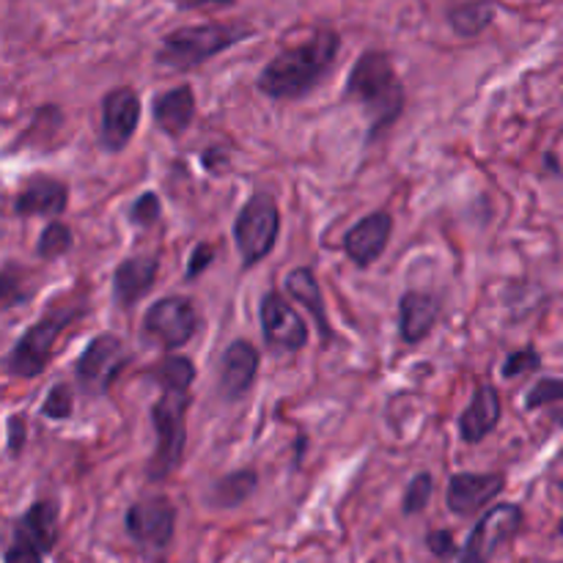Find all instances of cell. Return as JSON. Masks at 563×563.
Returning a JSON list of instances; mask_svg holds the SVG:
<instances>
[{
  "label": "cell",
  "instance_id": "obj_14",
  "mask_svg": "<svg viewBox=\"0 0 563 563\" xmlns=\"http://www.w3.org/2000/svg\"><path fill=\"white\" fill-rule=\"evenodd\" d=\"M506 489L504 473H456L449 482L445 504L451 515L476 517Z\"/></svg>",
  "mask_w": 563,
  "mask_h": 563
},
{
  "label": "cell",
  "instance_id": "obj_31",
  "mask_svg": "<svg viewBox=\"0 0 563 563\" xmlns=\"http://www.w3.org/2000/svg\"><path fill=\"white\" fill-rule=\"evenodd\" d=\"M561 399H563V379L544 377V379H539L531 390H528L526 407L528 410H539V407H550Z\"/></svg>",
  "mask_w": 563,
  "mask_h": 563
},
{
  "label": "cell",
  "instance_id": "obj_12",
  "mask_svg": "<svg viewBox=\"0 0 563 563\" xmlns=\"http://www.w3.org/2000/svg\"><path fill=\"white\" fill-rule=\"evenodd\" d=\"M141 124V93L132 86H119L104 93L99 141L108 152H124Z\"/></svg>",
  "mask_w": 563,
  "mask_h": 563
},
{
  "label": "cell",
  "instance_id": "obj_13",
  "mask_svg": "<svg viewBox=\"0 0 563 563\" xmlns=\"http://www.w3.org/2000/svg\"><path fill=\"white\" fill-rule=\"evenodd\" d=\"M262 335L264 344L275 352H300L308 344V328L300 313L280 297L278 291H267L262 297Z\"/></svg>",
  "mask_w": 563,
  "mask_h": 563
},
{
  "label": "cell",
  "instance_id": "obj_33",
  "mask_svg": "<svg viewBox=\"0 0 563 563\" xmlns=\"http://www.w3.org/2000/svg\"><path fill=\"white\" fill-rule=\"evenodd\" d=\"M427 548L434 559L445 561V559H451V555H456V544H454V537H451V531H429Z\"/></svg>",
  "mask_w": 563,
  "mask_h": 563
},
{
  "label": "cell",
  "instance_id": "obj_19",
  "mask_svg": "<svg viewBox=\"0 0 563 563\" xmlns=\"http://www.w3.org/2000/svg\"><path fill=\"white\" fill-rule=\"evenodd\" d=\"M443 302L429 291H407L399 300V335L405 344H421L438 324Z\"/></svg>",
  "mask_w": 563,
  "mask_h": 563
},
{
  "label": "cell",
  "instance_id": "obj_8",
  "mask_svg": "<svg viewBox=\"0 0 563 563\" xmlns=\"http://www.w3.org/2000/svg\"><path fill=\"white\" fill-rule=\"evenodd\" d=\"M522 522H526V515L517 504H498L487 509L482 520L473 526L456 563H489L504 544H509L522 531Z\"/></svg>",
  "mask_w": 563,
  "mask_h": 563
},
{
  "label": "cell",
  "instance_id": "obj_1",
  "mask_svg": "<svg viewBox=\"0 0 563 563\" xmlns=\"http://www.w3.org/2000/svg\"><path fill=\"white\" fill-rule=\"evenodd\" d=\"M341 53V36L333 27H319L302 44L275 55L258 75V91L278 102L308 97L333 71Z\"/></svg>",
  "mask_w": 563,
  "mask_h": 563
},
{
  "label": "cell",
  "instance_id": "obj_32",
  "mask_svg": "<svg viewBox=\"0 0 563 563\" xmlns=\"http://www.w3.org/2000/svg\"><path fill=\"white\" fill-rule=\"evenodd\" d=\"M214 258V247L209 242H198L190 253V262H187V280H196L203 269L212 264Z\"/></svg>",
  "mask_w": 563,
  "mask_h": 563
},
{
  "label": "cell",
  "instance_id": "obj_30",
  "mask_svg": "<svg viewBox=\"0 0 563 563\" xmlns=\"http://www.w3.org/2000/svg\"><path fill=\"white\" fill-rule=\"evenodd\" d=\"M539 366H542V355H539L533 346H526V350H517L506 357L500 374H504L506 379H515V377H522V374L537 372Z\"/></svg>",
  "mask_w": 563,
  "mask_h": 563
},
{
  "label": "cell",
  "instance_id": "obj_2",
  "mask_svg": "<svg viewBox=\"0 0 563 563\" xmlns=\"http://www.w3.org/2000/svg\"><path fill=\"white\" fill-rule=\"evenodd\" d=\"M344 93L368 119V141L383 135L405 113V82H401L390 55L383 49H366L355 60L350 77H346Z\"/></svg>",
  "mask_w": 563,
  "mask_h": 563
},
{
  "label": "cell",
  "instance_id": "obj_9",
  "mask_svg": "<svg viewBox=\"0 0 563 563\" xmlns=\"http://www.w3.org/2000/svg\"><path fill=\"white\" fill-rule=\"evenodd\" d=\"M130 363L124 344L119 335L102 333L88 341L82 355L75 363V377L80 388L91 396H104L121 372Z\"/></svg>",
  "mask_w": 563,
  "mask_h": 563
},
{
  "label": "cell",
  "instance_id": "obj_15",
  "mask_svg": "<svg viewBox=\"0 0 563 563\" xmlns=\"http://www.w3.org/2000/svg\"><path fill=\"white\" fill-rule=\"evenodd\" d=\"M390 234H394V214L372 212L357 220L344 236V253L357 267H372L388 247Z\"/></svg>",
  "mask_w": 563,
  "mask_h": 563
},
{
  "label": "cell",
  "instance_id": "obj_3",
  "mask_svg": "<svg viewBox=\"0 0 563 563\" xmlns=\"http://www.w3.org/2000/svg\"><path fill=\"white\" fill-rule=\"evenodd\" d=\"M253 36V27L245 22H201V25H185L165 33L159 42L154 60L168 69L187 71L207 64L214 55L225 53L234 44Z\"/></svg>",
  "mask_w": 563,
  "mask_h": 563
},
{
  "label": "cell",
  "instance_id": "obj_35",
  "mask_svg": "<svg viewBox=\"0 0 563 563\" xmlns=\"http://www.w3.org/2000/svg\"><path fill=\"white\" fill-rule=\"evenodd\" d=\"M9 451L11 454H20V443H25V429L20 432V418H11L9 421Z\"/></svg>",
  "mask_w": 563,
  "mask_h": 563
},
{
  "label": "cell",
  "instance_id": "obj_29",
  "mask_svg": "<svg viewBox=\"0 0 563 563\" xmlns=\"http://www.w3.org/2000/svg\"><path fill=\"white\" fill-rule=\"evenodd\" d=\"M159 214H163V201H159L157 192L152 190L141 192L130 209V223L141 225V229H148V225L157 223Z\"/></svg>",
  "mask_w": 563,
  "mask_h": 563
},
{
  "label": "cell",
  "instance_id": "obj_21",
  "mask_svg": "<svg viewBox=\"0 0 563 563\" xmlns=\"http://www.w3.org/2000/svg\"><path fill=\"white\" fill-rule=\"evenodd\" d=\"M196 119V93L190 86H176L154 99V121L165 135L176 137Z\"/></svg>",
  "mask_w": 563,
  "mask_h": 563
},
{
  "label": "cell",
  "instance_id": "obj_38",
  "mask_svg": "<svg viewBox=\"0 0 563 563\" xmlns=\"http://www.w3.org/2000/svg\"><path fill=\"white\" fill-rule=\"evenodd\" d=\"M157 563H165V561H157Z\"/></svg>",
  "mask_w": 563,
  "mask_h": 563
},
{
  "label": "cell",
  "instance_id": "obj_25",
  "mask_svg": "<svg viewBox=\"0 0 563 563\" xmlns=\"http://www.w3.org/2000/svg\"><path fill=\"white\" fill-rule=\"evenodd\" d=\"M148 377L163 385V390H190L192 379H196V368H192L190 357L168 355L157 366H152Z\"/></svg>",
  "mask_w": 563,
  "mask_h": 563
},
{
  "label": "cell",
  "instance_id": "obj_18",
  "mask_svg": "<svg viewBox=\"0 0 563 563\" xmlns=\"http://www.w3.org/2000/svg\"><path fill=\"white\" fill-rule=\"evenodd\" d=\"M159 258L157 256H130L113 273V300L119 308H135L157 284Z\"/></svg>",
  "mask_w": 563,
  "mask_h": 563
},
{
  "label": "cell",
  "instance_id": "obj_20",
  "mask_svg": "<svg viewBox=\"0 0 563 563\" xmlns=\"http://www.w3.org/2000/svg\"><path fill=\"white\" fill-rule=\"evenodd\" d=\"M504 416V405H500V394L493 385H482L467 405V410L460 418V438L465 443H482L489 432L500 423Z\"/></svg>",
  "mask_w": 563,
  "mask_h": 563
},
{
  "label": "cell",
  "instance_id": "obj_17",
  "mask_svg": "<svg viewBox=\"0 0 563 563\" xmlns=\"http://www.w3.org/2000/svg\"><path fill=\"white\" fill-rule=\"evenodd\" d=\"M69 207V187L53 176H31L14 198L20 218H58Z\"/></svg>",
  "mask_w": 563,
  "mask_h": 563
},
{
  "label": "cell",
  "instance_id": "obj_24",
  "mask_svg": "<svg viewBox=\"0 0 563 563\" xmlns=\"http://www.w3.org/2000/svg\"><path fill=\"white\" fill-rule=\"evenodd\" d=\"M256 471H234L212 484V489H209V504L218 506V509H236V506H242L253 493H256Z\"/></svg>",
  "mask_w": 563,
  "mask_h": 563
},
{
  "label": "cell",
  "instance_id": "obj_22",
  "mask_svg": "<svg viewBox=\"0 0 563 563\" xmlns=\"http://www.w3.org/2000/svg\"><path fill=\"white\" fill-rule=\"evenodd\" d=\"M286 291H289L297 302H302V306L308 308V313H311L313 322H317L319 333H322V341L330 344V341H333V330H330L328 311H324L322 286H319L317 273H313L311 267L291 269V273L286 275Z\"/></svg>",
  "mask_w": 563,
  "mask_h": 563
},
{
  "label": "cell",
  "instance_id": "obj_16",
  "mask_svg": "<svg viewBox=\"0 0 563 563\" xmlns=\"http://www.w3.org/2000/svg\"><path fill=\"white\" fill-rule=\"evenodd\" d=\"M258 361H262V355L251 341L236 339L225 346L218 372V388L225 401H240L251 390L258 374Z\"/></svg>",
  "mask_w": 563,
  "mask_h": 563
},
{
  "label": "cell",
  "instance_id": "obj_34",
  "mask_svg": "<svg viewBox=\"0 0 563 563\" xmlns=\"http://www.w3.org/2000/svg\"><path fill=\"white\" fill-rule=\"evenodd\" d=\"M170 3H174L176 9L192 11V9H214V5L225 9V5H234L236 0H170Z\"/></svg>",
  "mask_w": 563,
  "mask_h": 563
},
{
  "label": "cell",
  "instance_id": "obj_10",
  "mask_svg": "<svg viewBox=\"0 0 563 563\" xmlns=\"http://www.w3.org/2000/svg\"><path fill=\"white\" fill-rule=\"evenodd\" d=\"M126 537L143 550H165L176 533V506L165 495L141 498L124 515Z\"/></svg>",
  "mask_w": 563,
  "mask_h": 563
},
{
  "label": "cell",
  "instance_id": "obj_11",
  "mask_svg": "<svg viewBox=\"0 0 563 563\" xmlns=\"http://www.w3.org/2000/svg\"><path fill=\"white\" fill-rule=\"evenodd\" d=\"M198 317L187 297H159L143 317V333L157 341L163 350L174 352L196 335Z\"/></svg>",
  "mask_w": 563,
  "mask_h": 563
},
{
  "label": "cell",
  "instance_id": "obj_6",
  "mask_svg": "<svg viewBox=\"0 0 563 563\" xmlns=\"http://www.w3.org/2000/svg\"><path fill=\"white\" fill-rule=\"evenodd\" d=\"M75 317H77L75 311L55 308V311L44 313L42 319H36V322L20 335L14 350H11L9 357H5V372H9L11 377H22V379L38 377V374L44 372V366L49 363L55 341H58V335L64 333V328Z\"/></svg>",
  "mask_w": 563,
  "mask_h": 563
},
{
  "label": "cell",
  "instance_id": "obj_27",
  "mask_svg": "<svg viewBox=\"0 0 563 563\" xmlns=\"http://www.w3.org/2000/svg\"><path fill=\"white\" fill-rule=\"evenodd\" d=\"M432 493H434L432 476H429V473H418L405 489V498H401V515L405 517L421 515V511L429 506V500H432Z\"/></svg>",
  "mask_w": 563,
  "mask_h": 563
},
{
  "label": "cell",
  "instance_id": "obj_28",
  "mask_svg": "<svg viewBox=\"0 0 563 563\" xmlns=\"http://www.w3.org/2000/svg\"><path fill=\"white\" fill-rule=\"evenodd\" d=\"M71 412H75V390L64 383L53 385L42 405V416L49 421H66V418H71Z\"/></svg>",
  "mask_w": 563,
  "mask_h": 563
},
{
  "label": "cell",
  "instance_id": "obj_4",
  "mask_svg": "<svg viewBox=\"0 0 563 563\" xmlns=\"http://www.w3.org/2000/svg\"><path fill=\"white\" fill-rule=\"evenodd\" d=\"M187 407H190V390H163L157 405L152 407L157 449L148 462V482H165L179 471L187 445Z\"/></svg>",
  "mask_w": 563,
  "mask_h": 563
},
{
  "label": "cell",
  "instance_id": "obj_36",
  "mask_svg": "<svg viewBox=\"0 0 563 563\" xmlns=\"http://www.w3.org/2000/svg\"><path fill=\"white\" fill-rule=\"evenodd\" d=\"M550 418H553V423H559V427H563V407H559V410L550 412Z\"/></svg>",
  "mask_w": 563,
  "mask_h": 563
},
{
  "label": "cell",
  "instance_id": "obj_23",
  "mask_svg": "<svg viewBox=\"0 0 563 563\" xmlns=\"http://www.w3.org/2000/svg\"><path fill=\"white\" fill-rule=\"evenodd\" d=\"M495 14H498L495 0H465V3L454 5V9L449 11V25L454 27L456 36L473 38L482 36V33L493 25Z\"/></svg>",
  "mask_w": 563,
  "mask_h": 563
},
{
  "label": "cell",
  "instance_id": "obj_26",
  "mask_svg": "<svg viewBox=\"0 0 563 563\" xmlns=\"http://www.w3.org/2000/svg\"><path fill=\"white\" fill-rule=\"evenodd\" d=\"M75 245V236H71L69 225L58 223L53 220L49 225H44L42 236H38V245H36V256L44 258V262H53V258L64 256V253L71 251Z\"/></svg>",
  "mask_w": 563,
  "mask_h": 563
},
{
  "label": "cell",
  "instance_id": "obj_5",
  "mask_svg": "<svg viewBox=\"0 0 563 563\" xmlns=\"http://www.w3.org/2000/svg\"><path fill=\"white\" fill-rule=\"evenodd\" d=\"M280 234V209L269 192L258 190L247 198L234 220V242L242 256V267H256L273 253Z\"/></svg>",
  "mask_w": 563,
  "mask_h": 563
},
{
  "label": "cell",
  "instance_id": "obj_37",
  "mask_svg": "<svg viewBox=\"0 0 563 563\" xmlns=\"http://www.w3.org/2000/svg\"><path fill=\"white\" fill-rule=\"evenodd\" d=\"M561 487H563V484H561ZM561 537H563V520H561Z\"/></svg>",
  "mask_w": 563,
  "mask_h": 563
},
{
  "label": "cell",
  "instance_id": "obj_7",
  "mask_svg": "<svg viewBox=\"0 0 563 563\" xmlns=\"http://www.w3.org/2000/svg\"><path fill=\"white\" fill-rule=\"evenodd\" d=\"M58 542V506L53 500H36L14 522V537L5 548L3 563H44Z\"/></svg>",
  "mask_w": 563,
  "mask_h": 563
}]
</instances>
